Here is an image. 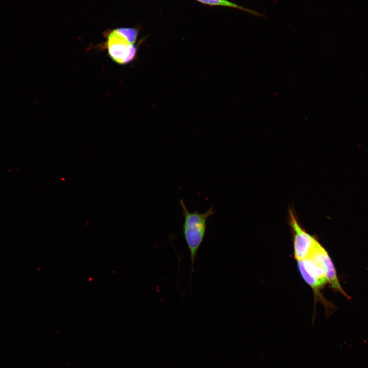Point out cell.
I'll use <instances>...</instances> for the list:
<instances>
[{"instance_id":"277c9868","label":"cell","mask_w":368,"mask_h":368,"mask_svg":"<svg viewBox=\"0 0 368 368\" xmlns=\"http://www.w3.org/2000/svg\"><path fill=\"white\" fill-rule=\"evenodd\" d=\"M288 211L287 221L293 236L294 258L297 261L303 260L311 255L319 242L302 227L293 208L289 207Z\"/></svg>"},{"instance_id":"6da1fadb","label":"cell","mask_w":368,"mask_h":368,"mask_svg":"<svg viewBox=\"0 0 368 368\" xmlns=\"http://www.w3.org/2000/svg\"><path fill=\"white\" fill-rule=\"evenodd\" d=\"M179 202L184 218L183 234L190 253L192 274L198 251L205 236L208 220L216 211L211 206L204 212L200 213L197 210L191 212L188 210L183 199H180Z\"/></svg>"},{"instance_id":"8992f818","label":"cell","mask_w":368,"mask_h":368,"mask_svg":"<svg viewBox=\"0 0 368 368\" xmlns=\"http://www.w3.org/2000/svg\"><path fill=\"white\" fill-rule=\"evenodd\" d=\"M203 4L211 6H223L234 8L236 9L245 11L253 15L263 17L264 16L259 12L245 8L236 3L231 2L229 0H196Z\"/></svg>"},{"instance_id":"3957f363","label":"cell","mask_w":368,"mask_h":368,"mask_svg":"<svg viewBox=\"0 0 368 368\" xmlns=\"http://www.w3.org/2000/svg\"><path fill=\"white\" fill-rule=\"evenodd\" d=\"M297 267L303 280L313 290L315 300L321 301L327 310L332 308V304L323 296L321 290L327 283L325 271L322 264L311 258L297 261Z\"/></svg>"},{"instance_id":"5b68a950","label":"cell","mask_w":368,"mask_h":368,"mask_svg":"<svg viewBox=\"0 0 368 368\" xmlns=\"http://www.w3.org/2000/svg\"><path fill=\"white\" fill-rule=\"evenodd\" d=\"M320 253L327 283L333 290L340 293L347 298L350 299V297L345 292L340 285L336 269L330 256L323 246L320 249Z\"/></svg>"},{"instance_id":"7a4b0ae2","label":"cell","mask_w":368,"mask_h":368,"mask_svg":"<svg viewBox=\"0 0 368 368\" xmlns=\"http://www.w3.org/2000/svg\"><path fill=\"white\" fill-rule=\"evenodd\" d=\"M138 35L134 28H119L106 33L104 46L110 58L119 65L133 61L136 54L135 43Z\"/></svg>"}]
</instances>
